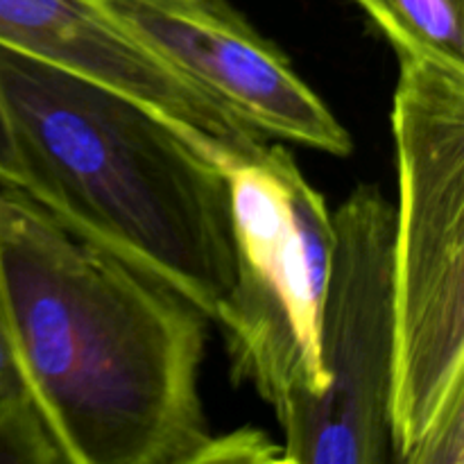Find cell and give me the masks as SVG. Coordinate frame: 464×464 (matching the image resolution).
Segmentation results:
<instances>
[{
  "label": "cell",
  "instance_id": "6da1fadb",
  "mask_svg": "<svg viewBox=\"0 0 464 464\" xmlns=\"http://www.w3.org/2000/svg\"><path fill=\"white\" fill-rule=\"evenodd\" d=\"M0 322L63 464H193L208 317L0 186Z\"/></svg>",
  "mask_w": 464,
  "mask_h": 464
},
{
  "label": "cell",
  "instance_id": "7a4b0ae2",
  "mask_svg": "<svg viewBox=\"0 0 464 464\" xmlns=\"http://www.w3.org/2000/svg\"><path fill=\"white\" fill-rule=\"evenodd\" d=\"M18 190L216 322L234 285L227 172L127 95L0 45Z\"/></svg>",
  "mask_w": 464,
  "mask_h": 464
},
{
  "label": "cell",
  "instance_id": "3957f363",
  "mask_svg": "<svg viewBox=\"0 0 464 464\" xmlns=\"http://www.w3.org/2000/svg\"><path fill=\"white\" fill-rule=\"evenodd\" d=\"M397 464L464 462V71L401 59L394 93Z\"/></svg>",
  "mask_w": 464,
  "mask_h": 464
},
{
  "label": "cell",
  "instance_id": "277c9868",
  "mask_svg": "<svg viewBox=\"0 0 464 464\" xmlns=\"http://www.w3.org/2000/svg\"><path fill=\"white\" fill-rule=\"evenodd\" d=\"M236 272L216 322L227 335L231 376L279 408L293 394L315 397L320 313L329 279L334 222L284 145L227 172Z\"/></svg>",
  "mask_w": 464,
  "mask_h": 464
},
{
  "label": "cell",
  "instance_id": "5b68a950",
  "mask_svg": "<svg viewBox=\"0 0 464 464\" xmlns=\"http://www.w3.org/2000/svg\"><path fill=\"white\" fill-rule=\"evenodd\" d=\"M334 249L320 313V394H293L276 408L290 464H397L394 367L397 208L362 184L331 213Z\"/></svg>",
  "mask_w": 464,
  "mask_h": 464
},
{
  "label": "cell",
  "instance_id": "8992f818",
  "mask_svg": "<svg viewBox=\"0 0 464 464\" xmlns=\"http://www.w3.org/2000/svg\"><path fill=\"white\" fill-rule=\"evenodd\" d=\"M152 53L263 136L347 157L352 136L229 0H104Z\"/></svg>",
  "mask_w": 464,
  "mask_h": 464
},
{
  "label": "cell",
  "instance_id": "52a82bcc",
  "mask_svg": "<svg viewBox=\"0 0 464 464\" xmlns=\"http://www.w3.org/2000/svg\"><path fill=\"white\" fill-rule=\"evenodd\" d=\"M392 41L399 57L464 71V0H356Z\"/></svg>",
  "mask_w": 464,
  "mask_h": 464
},
{
  "label": "cell",
  "instance_id": "ba28073f",
  "mask_svg": "<svg viewBox=\"0 0 464 464\" xmlns=\"http://www.w3.org/2000/svg\"><path fill=\"white\" fill-rule=\"evenodd\" d=\"M0 462L63 464L53 435L23 390L0 397Z\"/></svg>",
  "mask_w": 464,
  "mask_h": 464
},
{
  "label": "cell",
  "instance_id": "9c48e42d",
  "mask_svg": "<svg viewBox=\"0 0 464 464\" xmlns=\"http://www.w3.org/2000/svg\"><path fill=\"white\" fill-rule=\"evenodd\" d=\"M284 449H276L266 435L254 430L225 435V438H208L199 451L198 462H258V460H281Z\"/></svg>",
  "mask_w": 464,
  "mask_h": 464
},
{
  "label": "cell",
  "instance_id": "30bf717a",
  "mask_svg": "<svg viewBox=\"0 0 464 464\" xmlns=\"http://www.w3.org/2000/svg\"><path fill=\"white\" fill-rule=\"evenodd\" d=\"M21 184V168H18L16 150H14L12 134H9L7 118L0 104V186L18 188Z\"/></svg>",
  "mask_w": 464,
  "mask_h": 464
},
{
  "label": "cell",
  "instance_id": "8fae6325",
  "mask_svg": "<svg viewBox=\"0 0 464 464\" xmlns=\"http://www.w3.org/2000/svg\"><path fill=\"white\" fill-rule=\"evenodd\" d=\"M18 390H21V374H18L12 343H9L3 322H0V397H7Z\"/></svg>",
  "mask_w": 464,
  "mask_h": 464
}]
</instances>
